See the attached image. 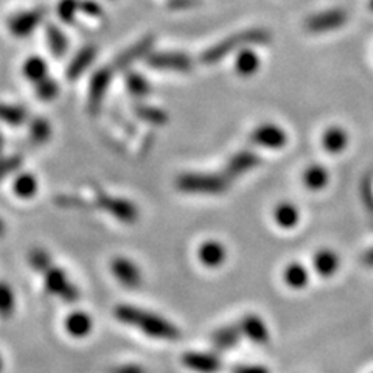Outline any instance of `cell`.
Instances as JSON below:
<instances>
[{
  "mask_svg": "<svg viewBox=\"0 0 373 373\" xmlns=\"http://www.w3.org/2000/svg\"><path fill=\"white\" fill-rule=\"evenodd\" d=\"M114 316L124 325L140 329L148 338L159 341H178L180 338V329L173 322L134 305H117Z\"/></svg>",
  "mask_w": 373,
  "mask_h": 373,
  "instance_id": "cell-1",
  "label": "cell"
},
{
  "mask_svg": "<svg viewBox=\"0 0 373 373\" xmlns=\"http://www.w3.org/2000/svg\"><path fill=\"white\" fill-rule=\"evenodd\" d=\"M271 41V33L265 28H251L240 31V33L232 35L227 39L220 41L215 44L213 47L205 50L201 55V64L211 66L220 62L221 59L227 58L230 53H233L235 50L242 48L246 46H257V44H266Z\"/></svg>",
  "mask_w": 373,
  "mask_h": 373,
  "instance_id": "cell-2",
  "label": "cell"
},
{
  "mask_svg": "<svg viewBox=\"0 0 373 373\" xmlns=\"http://www.w3.org/2000/svg\"><path fill=\"white\" fill-rule=\"evenodd\" d=\"M230 180L224 174L184 173L176 179V189L191 195H221L227 191Z\"/></svg>",
  "mask_w": 373,
  "mask_h": 373,
  "instance_id": "cell-3",
  "label": "cell"
},
{
  "mask_svg": "<svg viewBox=\"0 0 373 373\" xmlns=\"http://www.w3.org/2000/svg\"><path fill=\"white\" fill-rule=\"evenodd\" d=\"M44 285L50 294L61 297L67 303H75L79 298V291L70 280L67 278L66 272L59 269L58 266L50 263L46 269L42 271Z\"/></svg>",
  "mask_w": 373,
  "mask_h": 373,
  "instance_id": "cell-4",
  "label": "cell"
},
{
  "mask_svg": "<svg viewBox=\"0 0 373 373\" xmlns=\"http://www.w3.org/2000/svg\"><path fill=\"white\" fill-rule=\"evenodd\" d=\"M95 204L99 209H103L106 213L117 218L118 221L124 224H134L139 220V209L135 205L128 201V199L109 196L108 193L102 190L95 191Z\"/></svg>",
  "mask_w": 373,
  "mask_h": 373,
  "instance_id": "cell-5",
  "label": "cell"
},
{
  "mask_svg": "<svg viewBox=\"0 0 373 373\" xmlns=\"http://www.w3.org/2000/svg\"><path fill=\"white\" fill-rule=\"evenodd\" d=\"M114 67L106 66L93 73L89 84V95H87V111L90 115H97L102 109L103 99L106 92H108L111 79L114 77Z\"/></svg>",
  "mask_w": 373,
  "mask_h": 373,
  "instance_id": "cell-6",
  "label": "cell"
},
{
  "mask_svg": "<svg viewBox=\"0 0 373 373\" xmlns=\"http://www.w3.org/2000/svg\"><path fill=\"white\" fill-rule=\"evenodd\" d=\"M345 22H347V12L341 8H334L309 16L307 21H305V30L314 35L328 33V31L342 28Z\"/></svg>",
  "mask_w": 373,
  "mask_h": 373,
  "instance_id": "cell-7",
  "label": "cell"
},
{
  "mask_svg": "<svg viewBox=\"0 0 373 373\" xmlns=\"http://www.w3.org/2000/svg\"><path fill=\"white\" fill-rule=\"evenodd\" d=\"M146 64L153 68H162V70L190 72L195 62L189 55L180 52H155L146 56Z\"/></svg>",
  "mask_w": 373,
  "mask_h": 373,
  "instance_id": "cell-8",
  "label": "cell"
},
{
  "mask_svg": "<svg viewBox=\"0 0 373 373\" xmlns=\"http://www.w3.org/2000/svg\"><path fill=\"white\" fill-rule=\"evenodd\" d=\"M111 272L118 282L129 289L140 288L143 276L140 267L126 257H115L111 261Z\"/></svg>",
  "mask_w": 373,
  "mask_h": 373,
  "instance_id": "cell-9",
  "label": "cell"
},
{
  "mask_svg": "<svg viewBox=\"0 0 373 373\" xmlns=\"http://www.w3.org/2000/svg\"><path fill=\"white\" fill-rule=\"evenodd\" d=\"M47 15L46 8H35L28 11H22L19 15L10 17L8 30L16 37H25L33 31L37 25H41L44 17Z\"/></svg>",
  "mask_w": 373,
  "mask_h": 373,
  "instance_id": "cell-10",
  "label": "cell"
},
{
  "mask_svg": "<svg viewBox=\"0 0 373 373\" xmlns=\"http://www.w3.org/2000/svg\"><path fill=\"white\" fill-rule=\"evenodd\" d=\"M154 42H155V37L153 35H149V36L142 37L139 42L133 44V46L124 50L123 53L118 55L115 61L112 62L114 70H126V68L133 66L135 61L146 58V56L151 53Z\"/></svg>",
  "mask_w": 373,
  "mask_h": 373,
  "instance_id": "cell-11",
  "label": "cell"
},
{
  "mask_svg": "<svg viewBox=\"0 0 373 373\" xmlns=\"http://www.w3.org/2000/svg\"><path fill=\"white\" fill-rule=\"evenodd\" d=\"M251 142L258 146L280 149L288 143V134L277 124L265 123L254 129V133L251 134Z\"/></svg>",
  "mask_w": 373,
  "mask_h": 373,
  "instance_id": "cell-12",
  "label": "cell"
},
{
  "mask_svg": "<svg viewBox=\"0 0 373 373\" xmlns=\"http://www.w3.org/2000/svg\"><path fill=\"white\" fill-rule=\"evenodd\" d=\"M261 164V159L257 153L251 151V149H242V151H238L233 154L230 160L227 162L226 170H224V176H226L229 180L236 179L242 176V174L254 170Z\"/></svg>",
  "mask_w": 373,
  "mask_h": 373,
  "instance_id": "cell-13",
  "label": "cell"
},
{
  "mask_svg": "<svg viewBox=\"0 0 373 373\" xmlns=\"http://www.w3.org/2000/svg\"><path fill=\"white\" fill-rule=\"evenodd\" d=\"M182 364L196 373H218L221 370V359L213 353L186 352L182 354Z\"/></svg>",
  "mask_w": 373,
  "mask_h": 373,
  "instance_id": "cell-14",
  "label": "cell"
},
{
  "mask_svg": "<svg viewBox=\"0 0 373 373\" xmlns=\"http://www.w3.org/2000/svg\"><path fill=\"white\" fill-rule=\"evenodd\" d=\"M242 336H246L247 339H251L255 344L266 345L269 344L271 341V333L269 328L265 323V321L261 319L257 314H246L242 319L238 322Z\"/></svg>",
  "mask_w": 373,
  "mask_h": 373,
  "instance_id": "cell-15",
  "label": "cell"
},
{
  "mask_svg": "<svg viewBox=\"0 0 373 373\" xmlns=\"http://www.w3.org/2000/svg\"><path fill=\"white\" fill-rule=\"evenodd\" d=\"M198 258L199 261H201V265H204L205 267L216 269V267H220L226 263L227 249L216 240L204 241L198 249Z\"/></svg>",
  "mask_w": 373,
  "mask_h": 373,
  "instance_id": "cell-16",
  "label": "cell"
},
{
  "mask_svg": "<svg viewBox=\"0 0 373 373\" xmlns=\"http://www.w3.org/2000/svg\"><path fill=\"white\" fill-rule=\"evenodd\" d=\"M242 338L240 323H233V325L221 327L211 334V344L220 352H229L232 350L235 345L240 344Z\"/></svg>",
  "mask_w": 373,
  "mask_h": 373,
  "instance_id": "cell-17",
  "label": "cell"
},
{
  "mask_svg": "<svg viewBox=\"0 0 373 373\" xmlns=\"http://www.w3.org/2000/svg\"><path fill=\"white\" fill-rule=\"evenodd\" d=\"M66 332L72 336V338L83 339L90 334L93 328L92 317L84 313V311H73L72 314L67 316L66 319Z\"/></svg>",
  "mask_w": 373,
  "mask_h": 373,
  "instance_id": "cell-18",
  "label": "cell"
},
{
  "mask_svg": "<svg viewBox=\"0 0 373 373\" xmlns=\"http://www.w3.org/2000/svg\"><path fill=\"white\" fill-rule=\"evenodd\" d=\"M341 267V258L332 249H321L314 255V269L323 278L333 277Z\"/></svg>",
  "mask_w": 373,
  "mask_h": 373,
  "instance_id": "cell-19",
  "label": "cell"
},
{
  "mask_svg": "<svg viewBox=\"0 0 373 373\" xmlns=\"http://www.w3.org/2000/svg\"><path fill=\"white\" fill-rule=\"evenodd\" d=\"M95 56H97V48L93 46H86L81 48L79 52L75 55V58L67 67V78L70 81L78 79L81 75H83L87 68L92 66Z\"/></svg>",
  "mask_w": 373,
  "mask_h": 373,
  "instance_id": "cell-20",
  "label": "cell"
},
{
  "mask_svg": "<svg viewBox=\"0 0 373 373\" xmlns=\"http://www.w3.org/2000/svg\"><path fill=\"white\" fill-rule=\"evenodd\" d=\"M348 145V134L344 128L332 126L322 135V146L328 154H341Z\"/></svg>",
  "mask_w": 373,
  "mask_h": 373,
  "instance_id": "cell-21",
  "label": "cell"
},
{
  "mask_svg": "<svg viewBox=\"0 0 373 373\" xmlns=\"http://www.w3.org/2000/svg\"><path fill=\"white\" fill-rule=\"evenodd\" d=\"M329 182V173L325 166L311 165L303 173V184L309 191H321Z\"/></svg>",
  "mask_w": 373,
  "mask_h": 373,
  "instance_id": "cell-22",
  "label": "cell"
},
{
  "mask_svg": "<svg viewBox=\"0 0 373 373\" xmlns=\"http://www.w3.org/2000/svg\"><path fill=\"white\" fill-rule=\"evenodd\" d=\"M274 218H276L278 227L289 230L294 229L298 221H300V211H298L294 204L282 202L277 205L276 210H274Z\"/></svg>",
  "mask_w": 373,
  "mask_h": 373,
  "instance_id": "cell-23",
  "label": "cell"
},
{
  "mask_svg": "<svg viewBox=\"0 0 373 373\" xmlns=\"http://www.w3.org/2000/svg\"><path fill=\"white\" fill-rule=\"evenodd\" d=\"M283 282L291 289H303L309 282V274L307 267L300 263H291L285 267Z\"/></svg>",
  "mask_w": 373,
  "mask_h": 373,
  "instance_id": "cell-24",
  "label": "cell"
},
{
  "mask_svg": "<svg viewBox=\"0 0 373 373\" xmlns=\"http://www.w3.org/2000/svg\"><path fill=\"white\" fill-rule=\"evenodd\" d=\"M133 112L137 117L142 118L143 122L155 124V126H164V124H166L168 122V114L164 109L154 108V106H149V104L137 103L133 106Z\"/></svg>",
  "mask_w": 373,
  "mask_h": 373,
  "instance_id": "cell-25",
  "label": "cell"
},
{
  "mask_svg": "<svg viewBox=\"0 0 373 373\" xmlns=\"http://www.w3.org/2000/svg\"><path fill=\"white\" fill-rule=\"evenodd\" d=\"M260 58L258 55L252 50H241L240 55L236 56L235 70L238 72L240 77H252L258 70Z\"/></svg>",
  "mask_w": 373,
  "mask_h": 373,
  "instance_id": "cell-26",
  "label": "cell"
},
{
  "mask_svg": "<svg viewBox=\"0 0 373 373\" xmlns=\"http://www.w3.org/2000/svg\"><path fill=\"white\" fill-rule=\"evenodd\" d=\"M46 36H47V44L52 53L56 58H61L64 56L67 48H68V41L66 35L62 33V30L56 27V25H48L46 28Z\"/></svg>",
  "mask_w": 373,
  "mask_h": 373,
  "instance_id": "cell-27",
  "label": "cell"
},
{
  "mask_svg": "<svg viewBox=\"0 0 373 373\" xmlns=\"http://www.w3.org/2000/svg\"><path fill=\"white\" fill-rule=\"evenodd\" d=\"M23 77L30 79L31 83H39L44 78H47V64L42 58L31 56L23 64Z\"/></svg>",
  "mask_w": 373,
  "mask_h": 373,
  "instance_id": "cell-28",
  "label": "cell"
},
{
  "mask_svg": "<svg viewBox=\"0 0 373 373\" xmlns=\"http://www.w3.org/2000/svg\"><path fill=\"white\" fill-rule=\"evenodd\" d=\"M27 111L19 108V106L0 104V120L8 123L10 126H21V124L27 122Z\"/></svg>",
  "mask_w": 373,
  "mask_h": 373,
  "instance_id": "cell-29",
  "label": "cell"
},
{
  "mask_svg": "<svg viewBox=\"0 0 373 373\" xmlns=\"http://www.w3.org/2000/svg\"><path fill=\"white\" fill-rule=\"evenodd\" d=\"M126 86L131 95H134L135 98H143L151 92V84H149L140 73L135 72H129L126 75Z\"/></svg>",
  "mask_w": 373,
  "mask_h": 373,
  "instance_id": "cell-30",
  "label": "cell"
},
{
  "mask_svg": "<svg viewBox=\"0 0 373 373\" xmlns=\"http://www.w3.org/2000/svg\"><path fill=\"white\" fill-rule=\"evenodd\" d=\"M30 137L35 143H46L52 137V124L46 118H35L30 123Z\"/></svg>",
  "mask_w": 373,
  "mask_h": 373,
  "instance_id": "cell-31",
  "label": "cell"
},
{
  "mask_svg": "<svg viewBox=\"0 0 373 373\" xmlns=\"http://www.w3.org/2000/svg\"><path fill=\"white\" fill-rule=\"evenodd\" d=\"M16 308V298L15 292H12L11 286L3 282H0V316L3 319H8L12 316Z\"/></svg>",
  "mask_w": 373,
  "mask_h": 373,
  "instance_id": "cell-32",
  "label": "cell"
},
{
  "mask_svg": "<svg viewBox=\"0 0 373 373\" xmlns=\"http://www.w3.org/2000/svg\"><path fill=\"white\" fill-rule=\"evenodd\" d=\"M12 189H15V193L17 196L21 198H31L36 195L37 191V180L35 176H31V174L25 173L22 176H19L15 180V185H12Z\"/></svg>",
  "mask_w": 373,
  "mask_h": 373,
  "instance_id": "cell-33",
  "label": "cell"
},
{
  "mask_svg": "<svg viewBox=\"0 0 373 373\" xmlns=\"http://www.w3.org/2000/svg\"><path fill=\"white\" fill-rule=\"evenodd\" d=\"M58 92L59 87L52 78H44L39 83H36V95L39 97L42 102H52V99L58 95Z\"/></svg>",
  "mask_w": 373,
  "mask_h": 373,
  "instance_id": "cell-34",
  "label": "cell"
},
{
  "mask_svg": "<svg viewBox=\"0 0 373 373\" xmlns=\"http://www.w3.org/2000/svg\"><path fill=\"white\" fill-rule=\"evenodd\" d=\"M56 11H58V17L62 22L72 23L79 11V0H61Z\"/></svg>",
  "mask_w": 373,
  "mask_h": 373,
  "instance_id": "cell-35",
  "label": "cell"
},
{
  "mask_svg": "<svg viewBox=\"0 0 373 373\" xmlns=\"http://www.w3.org/2000/svg\"><path fill=\"white\" fill-rule=\"evenodd\" d=\"M28 260L30 265L39 272H42L50 263H52V258H50L48 254L46 251H42V249H33L28 255Z\"/></svg>",
  "mask_w": 373,
  "mask_h": 373,
  "instance_id": "cell-36",
  "label": "cell"
},
{
  "mask_svg": "<svg viewBox=\"0 0 373 373\" xmlns=\"http://www.w3.org/2000/svg\"><path fill=\"white\" fill-rule=\"evenodd\" d=\"M55 202L61 205V207H67V209H87L89 207V204H87L86 199L73 196V195H59L56 196Z\"/></svg>",
  "mask_w": 373,
  "mask_h": 373,
  "instance_id": "cell-37",
  "label": "cell"
},
{
  "mask_svg": "<svg viewBox=\"0 0 373 373\" xmlns=\"http://www.w3.org/2000/svg\"><path fill=\"white\" fill-rule=\"evenodd\" d=\"M361 198H363L365 209L373 215V182L370 178H365L361 182Z\"/></svg>",
  "mask_w": 373,
  "mask_h": 373,
  "instance_id": "cell-38",
  "label": "cell"
},
{
  "mask_svg": "<svg viewBox=\"0 0 373 373\" xmlns=\"http://www.w3.org/2000/svg\"><path fill=\"white\" fill-rule=\"evenodd\" d=\"M22 164L21 155H12V157L0 160V179H3L5 176H8L10 173L16 171Z\"/></svg>",
  "mask_w": 373,
  "mask_h": 373,
  "instance_id": "cell-39",
  "label": "cell"
},
{
  "mask_svg": "<svg viewBox=\"0 0 373 373\" xmlns=\"http://www.w3.org/2000/svg\"><path fill=\"white\" fill-rule=\"evenodd\" d=\"M79 11L84 12L86 16H90V17H102L103 16V6L97 3L95 0H83V2H79Z\"/></svg>",
  "mask_w": 373,
  "mask_h": 373,
  "instance_id": "cell-40",
  "label": "cell"
},
{
  "mask_svg": "<svg viewBox=\"0 0 373 373\" xmlns=\"http://www.w3.org/2000/svg\"><path fill=\"white\" fill-rule=\"evenodd\" d=\"M199 5V0H168V8L170 10H186Z\"/></svg>",
  "mask_w": 373,
  "mask_h": 373,
  "instance_id": "cell-41",
  "label": "cell"
},
{
  "mask_svg": "<svg viewBox=\"0 0 373 373\" xmlns=\"http://www.w3.org/2000/svg\"><path fill=\"white\" fill-rule=\"evenodd\" d=\"M233 373H269L263 365H240L235 367Z\"/></svg>",
  "mask_w": 373,
  "mask_h": 373,
  "instance_id": "cell-42",
  "label": "cell"
},
{
  "mask_svg": "<svg viewBox=\"0 0 373 373\" xmlns=\"http://www.w3.org/2000/svg\"><path fill=\"white\" fill-rule=\"evenodd\" d=\"M111 373H146L142 369L140 365H134V364H126V365H117L111 370Z\"/></svg>",
  "mask_w": 373,
  "mask_h": 373,
  "instance_id": "cell-43",
  "label": "cell"
},
{
  "mask_svg": "<svg viewBox=\"0 0 373 373\" xmlns=\"http://www.w3.org/2000/svg\"><path fill=\"white\" fill-rule=\"evenodd\" d=\"M363 263H364L365 266L373 267V247L369 249V251H367V252L363 255Z\"/></svg>",
  "mask_w": 373,
  "mask_h": 373,
  "instance_id": "cell-44",
  "label": "cell"
},
{
  "mask_svg": "<svg viewBox=\"0 0 373 373\" xmlns=\"http://www.w3.org/2000/svg\"><path fill=\"white\" fill-rule=\"evenodd\" d=\"M5 230H6V226H5V222H3L2 218H0V238H2V236H3Z\"/></svg>",
  "mask_w": 373,
  "mask_h": 373,
  "instance_id": "cell-45",
  "label": "cell"
},
{
  "mask_svg": "<svg viewBox=\"0 0 373 373\" xmlns=\"http://www.w3.org/2000/svg\"><path fill=\"white\" fill-rule=\"evenodd\" d=\"M369 10L373 11V0H369Z\"/></svg>",
  "mask_w": 373,
  "mask_h": 373,
  "instance_id": "cell-46",
  "label": "cell"
},
{
  "mask_svg": "<svg viewBox=\"0 0 373 373\" xmlns=\"http://www.w3.org/2000/svg\"><path fill=\"white\" fill-rule=\"evenodd\" d=\"M3 369V363H2V358H0V372H2Z\"/></svg>",
  "mask_w": 373,
  "mask_h": 373,
  "instance_id": "cell-47",
  "label": "cell"
},
{
  "mask_svg": "<svg viewBox=\"0 0 373 373\" xmlns=\"http://www.w3.org/2000/svg\"><path fill=\"white\" fill-rule=\"evenodd\" d=\"M0 151H2V135H0Z\"/></svg>",
  "mask_w": 373,
  "mask_h": 373,
  "instance_id": "cell-48",
  "label": "cell"
},
{
  "mask_svg": "<svg viewBox=\"0 0 373 373\" xmlns=\"http://www.w3.org/2000/svg\"><path fill=\"white\" fill-rule=\"evenodd\" d=\"M372 373H373V372H372Z\"/></svg>",
  "mask_w": 373,
  "mask_h": 373,
  "instance_id": "cell-49",
  "label": "cell"
}]
</instances>
